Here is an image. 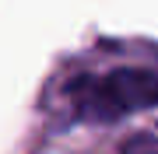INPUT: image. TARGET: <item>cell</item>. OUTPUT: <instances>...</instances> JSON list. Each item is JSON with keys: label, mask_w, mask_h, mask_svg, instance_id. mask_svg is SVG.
<instances>
[{"label": "cell", "mask_w": 158, "mask_h": 154, "mask_svg": "<svg viewBox=\"0 0 158 154\" xmlns=\"http://www.w3.org/2000/svg\"><path fill=\"white\" fill-rule=\"evenodd\" d=\"M70 105L85 123H116L123 112L158 105L155 70H113L106 77H77L67 88Z\"/></svg>", "instance_id": "cell-1"}, {"label": "cell", "mask_w": 158, "mask_h": 154, "mask_svg": "<svg viewBox=\"0 0 158 154\" xmlns=\"http://www.w3.org/2000/svg\"><path fill=\"white\" fill-rule=\"evenodd\" d=\"M123 154H158V140L151 133H137L134 140L123 144Z\"/></svg>", "instance_id": "cell-2"}]
</instances>
